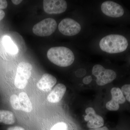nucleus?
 Segmentation results:
<instances>
[{
  "label": "nucleus",
  "instance_id": "f257e3e1",
  "mask_svg": "<svg viewBox=\"0 0 130 130\" xmlns=\"http://www.w3.org/2000/svg\"><path fill=\"white\" fill-rule=\"evenodd\" d=\"M128 41L122 35H111L103 37L100 42L102 51L110 54H116L125 51L128 47Z\"/></svg>",
  "mask_w": 130,
  "mask_h": 130
},
{
  "label": "nucleus",
  "instance_id": "f03ea898",
  "mask_svg": "<svg viewBox=\"0 0 130 130\" xmlns=\"http://www.w3.org/2000/svg\"><path fill=\"white\" fill-rule=\"evenodd\" d=\"M49 60L60 67H67L73 64L74 60L73 53L70 49L64 47H51L47 53Z\"/></svg>",
  "mask_w": 130,
  "mask_h": 130
},
{
  "label": "nucleus",
  "instance_id": "7ed1b4c3",
  "mask_svg": "<svg viewBox=\"0 0 130 130\" xmlns=\"http://www.w3.org/2000/svg\"><path fill=\"white\" fill-rule=\"evenodd\" d=\"M32 68V65L30 63L24 62L19 63L14 81L16 88L21 89L25 88L31 75V71Z\"/></svg>",
  "mask_w": 130,
  "mask_h": 130
},
{
  "label": "nucleus",
  "instance_id": "20e7f679",
  "mask_svg": "<svg viewBox=\"0 0 130 130\" xmlns=\"http://www.w3.org/2000/svg\"><path fill=\"white\" fill-rule=\"evenodd\" d=\"M92 74L96 77V84L99 86H103L111 83L116 78V73L111 70L106 69L102 65H95L92 69Z\"/></svg>",
  "mask_w": 130,
  "mask_h": 130
},
{
  "label": "nucleus",
  "instance_id": "39448f33",
  "mask_svg": "<svg viewBox=\"0 0 130 130\" xmlns=\"http://www.w3.org/2000/svg\"><path fill=\"white\" fill-rule=\"evenodd\" d=\"M57 27V23L55 20L48 18L35 25L32 28V32L38 36H48L55 31Z\"/></svg>",
  "mask_w": 130,
  "mask_h": 130
},
{
  "label": "nucleus",
  "instance_id": "423d86ee",
  "mask_svg": "<svg viewBox=\"0 0 130 130\" xmlns=\"http://www.w3.org/2000/svg\"><path fill=\"white\" fill-rule=\"evenodd\" d=\"M61 33L65 36H72L78 34L81 26L77 22L71 18H66L62 20L58 25Z\"/></svg>",
  "mask_w": 130,
  "mask_h": 130
},
{
  "label": "nucleus",
  "instance_id": "0eeeda50",
  "mask_svg": "<svg viewBox=\"0 0 130 130\" xmlns=\"http://www.w3.org/2000/svg\"><path fill=\"white\" fill-rule=\"evenodd\" d=\"M43 8L48 14H60L66 10L67 3L64 0H44Z\"/></svg>",
  "mask_w": 130,
  "mask_h": 130
},
{
  "label": "nucleus",
  "instance_id": "6e6552de",
  "mask_svg": "<svg viewBox=\"0 0 130 130\" xmlns=\"http://www.w3.org/2000/svg\"><path fill=\"white\" fill-rule=\"evenodd\" d=\"M101 9L105 15L112 18H118L123 16L124 11L121 5L112 1H106L101 5Z\"/></svg>",
  "mask_w": 130,
  "mask_h": 130
},
{
  "label": "nucleus",
  "instance_id": "1a4fd4ad",
  "mask_svg": "<svg viewBox=\"0 0 130 130\" xmlns=\"http://www.w3.org/2000/svg\"><path fill=\"white\" fill-rule=\"evenodd\" d=\"M86 115L84 116L85 120L88 122L87 126L90 129L101 127L104 125V121L102 117L96 113L92 107H88L85 111Z\"/></svg>",
  "mask_w": 130,
  "mask_h": 130
},
{
  "label": "nucleus",
  "instance_id": "9d476101",
  "mask_svg": "<svg viewBox=\"0 0 130 130\" xmlns=\"http://www.w3.org/2000/svg\"><path fill=\"white\" fill-rule=\"evenodd\" d=\"M56 82L57 79L55 77L48 73H45L38 81L37 85L40 90L48 92L51 90Z\"/></svg>",
  "mask_w": 130,
  "mask_h": 130
},
{
  "label": "nucleus",
  "instance_id": "9b49d317",
  "mask_svg": "<svg viewBox=\"0 0 130 130\" xmlns=\"http://www.w3.org/2000/svg\"><path fill=\"white\" fill-rule=\"evenodd\" d=\"M66 87L62 84H58L52 90L47 97L49 102L57 103L60 101L66 91Z\"/></svg>",
  "mask_w": 130,
  "mask_h": 130
},
{
  "label": "nucleus",
  "instance_id": "f8f14e48",
  "mask_svg": "<svg viewBox=\"0 0 130 130\" xmlns=\"http://www.w3.org/2000/svg\"><path fill=\"white\" fill-rule=\"evenodd\" d=\"M2 41L3 46L4 47L5 51L7 53L13 55L18 53V48L10 37L5 36L2 38Z\"/></svg>",
  "mask_w": 130,
  "mask_h": 130
},
{
  "label": "nucleus",
  "instance_id": "ddd939ff",
  "mask_svg": "<svg viewBox=\"0 0 130 130\" xmlns=\"http://www.w3.org/2000/svg\"><path fill=\"white\" fill-rule=\"evenodd\" d=\"M21 111L30 112L32 111V106L28 95L25 92L20 93L18 96Z\"/></svg>",
  "mask_w": 130,
  "mask_h": 130
},
{
  "label": "nucleus",
  "instance_id": "4468645a",
  "mask_svg": "<svg viewBox=\"0 0 130 130\" xmlns=\"http://www.w3.org/2000/svg\"><path fill=\"white\" fill-rule=\"evenodd\" d=\"M111 93L112 96L111 100L120 105H124L126 102L120 88L118 87L113 88L111 89Z\"/></svg>",
  "mask_w": 130,
  "mask_h": 130
},
{
  "label": "nucleus",
  "instance_id": "2eb2a0df",
  "mask_svg": "<svg viewBox=\"0 0 130 130\" xmlns=\"http://www.w3.org/2000/svg\"><path fill=\"white\" fill-rule=\"evenodd\" d=\"M15 122V117L12 112L8 110H0V123L12 125Z\"/></svg>",
  "mask_w": 130,
  "mask_h": 130
},
{
  "label": "nucleus",
  "instance_id": "dca6fc26",
  "mask_svg": "<svg viewBox=\"0 0 130 130\" xmlns=\"http://www.w3.org/2000/svg\"><path fill=\"white\" fill-rule=\"evenodd\" d=\"M10 103L12 107L16 110H21L18 96L15 94L12 95L10 97Z\"/></svg>",
  "mask_w": 130,
  "mask_h": 130
},
{
  "label": "nucleus",
  "instance_id": "f3484780",
  "mask_svg": "<svg viewBox=\"0 0 130 130\" xmlns=\"http://www.w3.org/2000/svg\"><path fill=\"white\" fill-rule=\"evenodd\" d=\"M120 89L126 102L130 103V84H125Z\"/></svg>",
  "mask_w": 130,
  "mask_h": 130
},
{
  "label": "nucleus",
  "instance_id": "a211bd4d",
  "mask_svg": "<svg viewBox=\"0 0 130 130\" xmlns=\"http://www.w3.org/2000/svg\"><path fill=\"white\" fill-rule=\"evenodd\" d=\"M120 105L118 103L111 100L107 103L106 108L108 110L111 111H117L120 108Z\"/></svg>",
  "mask_w": 130,
  "mask_h": 130
},
{
  "label": "nucleus",
  "instance_id": "6ab92c4d",
  "mask_svg": "<svg viewBox=\"0 0 130 130\" xmlns=\"http://www.w3.org/2000/svg\"><path fill=\"white\" fill-rule=\"evenodd\" d=\"M67 125L64 122H60L54 125L50 130H67Z\"/></svg>",
  "mask_w": 130,
  "mask_h": 130
},
{
  "label": "nucleus",
  "instance_id": "aec40b11",
  "mask_svg": "<svg viewBox=\"0 0 130 130\" xmlns=\"http://www.w3.org/2000/svg\"><path fill=\"white\" fill-rule=\"evenodd\" d=\"M92 80H93V79H92V77L90 76H88L84 78L83 79V82L85 84H88L90 83L92 81Z\"/></svg>",
  "mask_w": 130,
  "mask_h": 130
},
{
  "label": "nucleus",
  "instance_id": "412c9836",
  "mask_svg": "<svg viewBox=\"0 0 130 130\" xmlns=\"http://www.w3.org/2000/svg\"><path fill=\"white\" fill-rule=\"evenodd\" d=\"M8 3L6 0H0V9H5L7 7Z\"/></svg>",
  "mask_w": 130,
  "mask_h": 130
},
{
  "label": "nucleus",
  "instance_id": "4be33fe9",
  "mask_svg": "<svg viewBox=\"0 0 130 130\" xmlns=\"http://www.w3.org/2000/svg\"><path fill=\"white\" fill-rule=\"evenodd\" d=\"M7 130H25V129L21 126H14L9 127Z\"/></svg>",
  "mask_w": 130,
  "mask_h": 130
},
{
  "label": "nucleus",
  "instance_id": "5701e85b",
  "mask_svg": "<svg viewBox=\"0 0 130 130\" xmlns=\"http://www.w3.org/2000/svg\"><path fill=\"white\" fill-rule=\"evenodd\" d=\"M5 16V12L3 10L0 9V21L2 20L4 18Z\"/></svg>",
  "mask_w": 130,
  "mask_h": 130
},
{
  "label": "nucleus",
  "instance_id": "b1692460",
  "mask_svg": "<svg viewBox=\"0 0 130 130\" xmlns=\"http://www.w3.org/2000/svg\"><path fill=\"white\" fill-rule=\"evenodd\" d=\"M89 130H109L108 128H107L106 126H103V127L100 128H95V129H90Z\"/></svg>",
  "mask_w": 130,
  "mask_h": 130
},
{
  "label": "nucleus",
  "instance_id": "393cba45",
  "mask_svg": "<svg viewBox=\"0 0 130 130\" xmlns=\"http://www.w3.org/2000/svg\"><path fill=\"white\" fill-rule=\"evenodd\" d=\"M12 2L15 5H18L22 2V0H12Z\"/></svg>",
  "mask_w": 130,
  "mask_h": 130
}]
</instances>
